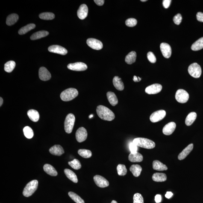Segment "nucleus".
<instances>
[{
  "label": "nucleus",
  "instance_id": "nucleus-1",
  "mask_svg": "<svg viewBox=\"0 0 203 203\" xmlns=\"http://www.w3.org/2000/svg\"><path fill=\"white\" fill-rule=\"evenodd\" d=\"M96 112L98 116L103 120L112 121L115 117L113 112L104 106L100 105L98 106L96 108Z\"/></svg>",
  "mask_w": 203,
  "mask_h": 203
},
{
  "label": "nucleus",
  "instance_id": "nucleus-2",
  "mask_svg": "<svg viewBox=\"0 0 203 203\" xmlns=\"http://www.w3.org/2000/svg\"><path fill=\"white\" fill-rule=\"evenodd\" d=\"M133 142L137 146L145 149H152L155 146V144L153 141L144 138H137Z\"/></svg>",
  "mask_w": 203,
  "mask_h": 203
},
{
  "label": "nucleus",
  "instance_id": "nucleus-3",
  "mask_svg": "<svg viewBox=\"0 0 203 203\" xmlns=\"http://www.w3.org/2000/svg\"><path fill=\"white\" fill-rule=\"evenodd\" d=\"M78 95V92L76 89L69 88L66 89L60 95L61 99L64 101H69L76 98Z\"/></svg>",
  "mask_w": 203,
  "mask_h": 203
},
{
  "label": "nucleus",
  "instance_id": "nucleus-4",
  "mask_svg": "<svg viewBox=\"0 0 203 203\" xmlns=\"http://www.w3.org/2000/svg\"><path fill=\"white\" fill-rule=\"evenodd\" d=\"M38 186V181L37 180H34L30 181L25 186L23 192V194L26 197L31 196L37 190Z\"/></svg>",
  "mask_w": 203,
  "mask_h": 203
},
{
  "label": "nucleus",
  "instance_id": "nucleus-5",
  "mask_svg": "<svg viewBox=\"0 0 203 203\" xmlns=\"http://www.w3.org/2000/svg\"><path fill=\"white\" fill-rule=\"evenodd\" d=\"M75 120V116L73 114L70 113L66 116L64 124V130L66 133L70 134L72 132Z\"/></svg>",
  "mask_w": 203,
  "mask_h": 203
},
{
  "label": "nucleus",
  "instance_id": "nucleus-6",
  "mask_svg": "<svg viewBox=\"0 0 203 203\" xmlns=\"http://www.w3.org/2000/svg\"><path fill=\"white\" fill-rule=\"evenodd\" d=\"M188 72L190 75L193 78H198L201 77L202 69L200 65L195 63L191 64L188 68Z\"/></svg>",
  "mask_w": 203,
  "mask_h": 203
},
{
  "label": "nucleus",
  "instance_id": "nucleus-7",
  "mask_svg": "<svg viewBox=\"0 0 203 203\" xmlns=\"http://www.w3.org/2000/svg\"><path fill=\"white\" fill-rule=\"evenodd\" d=\"M189 95L186 90L179 89L175 94V99L178 102L184 104L189 100Z\"/></svg>",
  "mask_w": 203,
  "mask_h": 203
},
{
  "label": "nucleus",
  "instance_id": "nucleus-8",
  "mask_svg": "<svg viewBox=\"0 0 203 203\" xmlns=\"http://www.w3.org/2000/svg\"><path fill=\"white\" fill-rule=\"evenodd\" d=\"M166 112L164 110H160L154 112L150 117V120L151 122L156 123L162 120L165 117Z\"/></svg>",
  "mask_w": 203,
  "mask_h": 203
},
{
  "label": "nucleus",
  "instance_id": "nucleus-9",
  "mask_svg": "<svg viewBox=\"0 0 203 203\" xmlns=\"http://www.w3.org/2000/svg\"><path fill=\"white\" fill-rule=\"evenodd\" d=\"M68 69L76 71H83L87 69V65L82 62L70 63L67 65Z\"/></svg>",
  "mask_w": 203,
  "mask_h": 203
},
{
  "label": "nucleus",
  "instance_id": "nucleus-10",
  "mask_svg": "<svg viewBox=\"0 0 203 203\" xmlns=\"http://www.w3.org/2000/svg\"><path fill=\"white\" fill-rule=\"evenodd\" d=\"M87 137V131L84 127H81L77 130L76 133V138L78 142L81 143L85 141Z\"/></svg>",
  "mask_w": 203,
  "mask_h": 203
},
{
  "label": "nucleus",
  "instance_id": "nucleus-11",
  "mask_svg": "<svg viewBox=\"0 0 203 203\" xmlns=\"http://www.w3.org/2000/svg\"><path fill=\"white\" fill-rule=\"evenodd\" d=\"M87 44L90 48L96 50H99L102 49L103 44L102 42L97 39L90 38L87 39Z\"/></svg>",
  "mask_w": 203,
  "mask_h": 203
},
{
  "label": "nucleus",
  "instance_id": "nucleus-12",
  "mask_svg": "<svg viewBox=\"0 0 203 203\" xmlns=\"http://www.w3.org/2000/svg\"><path fill=\"white\" fill-rule=\"evenodd\" d=\"M162 86L159 84H155L148 86L145 89L146 93L149 95H154L158 93L161 91Z\"/></svg>",
  "mask_w": 203,
  "mask_h": 203
},
{
  "label": "nucleus",
  "instance_id": "nucleus-13",
  "mask_svg": "<svg viewBox=\"0 0 203 203\" xmlns=\"http://www.w3.org/2000/svg\"><path fill=\"white\" fill-rule=\"evenodd\" d=\"M95 184L98 187L101 188H105L109 185V183L107 180L101 176L96 175L93 178Z\"/></svg>",
  "mask_w": 203,
  "mask_h": 203
},
{
  "label": "nucleus",
  "instance_id": "nucleus-14",
  "mask_svg": "<svg viewBox=\"0 0 203 203\" xmlns=\"http://www.w3.org/2000/svg\"><path fill=\"white\" fill-rule=\"evenodd\" d=\"M48 51L50 52L56 53V54L65 55L67 54V51L63 47L57 45H54L49 46L48 48Z\"/></svg>",
  "mask_w": 203,
  "mask_h": 203
},
{
  "label": "nucleus",
  "instance_id": "nucleus-15",
  "mask_svg": "<svg viewBox=\"0 0 203 203\" xmlns=\"http://www.w3.org/2000/svg\"><path fill=\"white\" fill-rule=\"evenodd\" d=\"M160 48L164 57L165 58H169L172 54L170 46L167 43H163L161 44Z\"/></svg>",
  "mask_w": 203,
  "mask_h": 203
},
{
  "label": "nucleus",
  "instance_id": "nucleus-16",
  "mask_svg": "<svg viewBox=\"0 0 203 203\" xmlns=\"http://www.w3.org/2000/svg\"><path fill=\"white\" fill-rule=\"evenodd\" d=\"M176 128V124L175 122H169L164 127L163 130V133L165 135H170L175 131Z\"/></svg>",
  "mask_w": 203,
  "mask_h": 203
},
{
  "label": "nucleus",
  "instance_id": "nucleus-17",
  "mask_svg": "<svg viewBox=\"0 0 203 203\" xmlns=\"http://www.w3.org/2000/svg\"><path fill=\"white\" fill-rule=\"evenodd\" d=\"M39 77L42 81H47L50 79L51 75L46 68L41 67L39 70Z\"/></svg>",
  "mask_w": 203,
  "mask_h": 203
},
{
  "label": "nucleus",
  "instance_id": "nucleus-18",
  "mask_svg": "<svg viewBox=\"0 0 203 203\" xmlns=\"http://www.w3.org/2000/svg\"><path fill=\"white\" fill-rule=\"evenodd\" d=\"M88 13V8L86 4H82L80 6L77 11V15L80 19L83 20L87 17Z\"/></svg>",
  "mask_w": 203,
  "mask_h": 203
},
{
  "label": "nucleus",
  "instance_id": "nucleus-19",
  "mask_svg": "<svg viewBox=\"0 0 203 203\" xmlns=\"http://www.w3.org/2000/svg\"><path fill=\"white\" fill-rule=\"evenodd\" d=\"M193 148V144H190L178 156V160H184L191 152Z\"/></svg>",
  "mask_w": 203,
  "mask_h": 203
},
{
  "label": "nucleus",
  "instance_id": "nucleus-20",
  "mask_svg": "<svg viewBox=\"0 0 203 203\" xmlns=\"http://www.w3.org/2000/svg\"><path fill=\"white\" fill-rule=\"evenodd\" d=\"M49 152L53 155L60 156L64 153L63 148L60 145H55L49 149Z\"/></svg>",
  "mask_w": 203,
  "mask_h": 203
},
{
  "label": "nucleus",
  "instance_id": "nucleus-21",
  "mask_svg": "<svg viewBox=\"0 0 203 203\" xmlns=\"http://www.w3.org/2000/svg\"><path fill=\"white\" fill-rule=\"evenodd\" d=\"M128 159L133 163L142 162L143 160V157L141 154L139 152L130 153L128 156Z\"/></svg>",
  "mask_w": 203,
  "mask_h": 203
},
{
  "label": "nucleus",
  "instance_id": "nucleus-22",
  "mask_svg": "<svg viewBox=\"0 0 203 203\" xmlns=\"http://www.w3.org/2000/svg\"><path fill=\"white\" fill-rule=\"evenodd\" d=\"M113 84L115 88L117 90L122 91L123 90L124 86L121 78L117 76H116L113 79Z\"/></svg>",
  "mask_w": 203,
  "mask_h": 203
},
{
  "label": "nucleus",
  "instance_id": "nucleus-23",
  "mask_svg": "<svg viewBox=\"0 0 203 203\" xmlns=\"http://www.w3.org/2000/svg\"><path fill=\"white\" fill-rule=\"evenodd\" d=\"M153 168L158 171L167 170L168 168L166 165L163 164L158 160H155L153 162Z\"/></svg>",
  "mask_w": 203,
  "mask_h": 203
},
{
  "label": "nucleus",
  "instance_id": "nucleus-24",
  "mask_svg": "<svg viewBox=\"0 0 203 203\" xmlns=\"http://www.w3.org/2000/svg\"><path fill=\"white\" fill-rule=\"evenodd\" d=\"M107 99L112 106H115L118 103V100L114 92H109L107 94Z\"/></svg>",
  "mask_w": 203,
  "mask_h": 203
},
{
  "label": "nucleus",
  "instance_id": "nucleus-25",
  "mask_svg": "<svg viewBox=\"0 0 203 203\" xmlns=\"http://www.w3.org/2000/svg\"><path fill=\"white\" fill-rule=\"evenodd\" d=\"M64 173L66 176L70 180L73 182V183H78V180L77 176L73 171L69 169H65L64 170Z\"/></svg>",
  "mask_w": 203,
  "mask_h": 203
},
{
  "label": "nucleus",
  "instance_id": "nucleus-26",
  "mask_svg": "<svg viewBox=\"0 0 203 203\" xmlns=\"http://www.w3.org/2000/svg\"><path fill=\"white\" fill-rule=\"evenodd\" d=\"M29 117L34 122H37L40 118L39 112L36 110H30L27 113Z\"/></svg>",
  "mask_w": 203,
  "mask_h": 203
},
{
  "label": "nucleus",
  "instance_id": "nucleus-27",
  "mask_svg": "<svg viewBox=\"0 0 203 203\" xmlns=\"http://www.w3.org/2000/svg\"><path fill=\"white\" fill-rule=\"evenodd\" d=\"M153 181L157 182H164L167 180V176L166 174L156 173L153 174L152 177Z\"/></svg>",
  "mask_w": 203,
  "mask_h": 203
},
{
  "label": "nucleus",
  "instance_id": "nucleus-28",
  "mask_svg": "<svg viewBox=\"0 0 203 203\" xmlns=\"http://www.w3.org/2000/svg\"><path fill=\"white\" fill-rule=\"evenodd\" d=\"M44 170L47 173L51 176H56L57 175V172L52 166L49 164H46L44 166Z\"/></svg>",
  "mask_w": 203,
  "mask_h": 203
},
{
  "label": "nucleus",
  "instance_id": "nucleus-29",
  "mask_svg": "<svg viewBox=\"0 0 203 203\" xmlns=\"http://www.w3.org/2000/svg\"><path fill=\"white\" fill-rule=\"evenodd\" d=\"M49 33L48 31H41L37 32L33 34L31 36V40H36L42 38L46 37L49 35Z\"/></svg>",
  "mask_w": 203,
  "mask_h": 203
},
{
  "label": "nucleus",
  "instance_id": "nucleus-30",
  "mask_svg": "<svg viewBox=\"0 0 203 203\" xmlns=\"http://www.w3.org/2000/svg\"><path fill=\"white\" fill-rule=\"evenodd\" d=\"M130 170L134 176L137 177L140 175L142 169L140 165L134 164L132 165Z\"/></svg>",
  "mask_w": 203,
  "mask_h": 203
},
{
  "label": "nucleus",
  "instance_id": "nucleus-31",
  "mask_svg": "<svg viewBox=\"0 0 203 203\" xmlns=\"http://www.w3.org/2000/svg\"><path fill=\"white\" fill-rule=\"evenodd\" d=\"M19 17L16 14H12L7 17L6 23L8 26H11L16 23L19 19Z\"/></svg>",
  "mask_w": 203,
  "mask_h": 203
},
{
  "label": "nucleus",
  "instance_id": "nucleus-32",
  "mask_svg": "<svg viewBox=\"0 0 203 203\" xmlns=\"http://www.w3.org/2000/svg\"><path fill=\"white\" fill-rule=\"evenodd\" d=\"M137 54L135 52L132 51L129 53L125 57V62L129 64H131L136 61Z\"/></svg>",
  "mask_w": 203,
  "mask_h": 203
},
{
  "label": "nucleus",
  "instance_id": "nucleus-33",
  "mask_svg": "<svg viewBox=\"0 0 203 203\" xmlns=\"http://www.w3.org/2000/svg\"><path fill=\"white\" fill-rule=\"evenodd\" d=\"M197 117V114L195 112H191L189 114L186 118L185 123L188 126L191 125L195 122Z\"/></svg>",
  "mask_w": 203,
  "mask_h": 203
},
{
  "label": "nucleus",
  "instance_id": "nucleus-34",
  "mask_svg": "<svg viewBox=\"0 0 203 203\" xmlns=\"http://www.w3.org/2000/svg\"><path fill=\"white\" fill-rule=\"evenodd\" d=\"M203 48V37L201 38L199 40H197L196 42L192 45L191 49L194 51H198L200 50Z\"/></svg>",
  "mask_w": 203,
  "mask_h": 203
},
{
  "label": "nucleus",
  "instance_id": "nucleus-35",
  "mask_svg": "<svg viewBox=\"0 0 203 203\" xmlns=\"http://www.w3.org/2000/svg\"><path fill=\"white\" fill-rule=\"evenodd\" d=\"M36 27V25L34 24L30 23L28 24L25 27H22L20 29L18 32L20 35H23L26 34L31 30L33 29Z\"/></svg>",
  "mask_w": 203,
  "mask_h": 203
},
{
  "label": "nucleus",
  "instance_id": "nucleus-36",
  "mask_svg": "<svg viewBox=\"0 0 203 203\" xmlns=\"http://www.w3.org/2000/svg\"><path fill=\"white\" fill-rule=\"evenodd\" d=\"M16 66V63L13 61H10L6 63L4 65V70L6 72L10 73L13 71Z\"/></svg>",
  "mask_w": 203,
  "mask_h": 203
},
{
  "label": "nucleus",
  "instance_id": "nucleus-37",
  "mask_svg": "<svg viewBox=\"0 0 203 203\" xmlns=\"http://www.w3.org/2000/svg\"><path fill=\"white\" fill-rule=\"evenodd\" d=\"M39 16L41 19L45 20H51L54 19L55 17L54 14L50 12H45L41 13Z\"/></svg>",
  "mask_w": 203,
  "mask_h": 203
},
{
  "label": "nucleus",
  "instance_id": "nucleus-38",
  "mask_svg": "<svg viewBox=\"0 0 203 203\" xmlns=\"http://www.w3.org/2000/svg\"><path fill=\"white\" fill-rule=\"evenodd\" d=\"M70 197L76 203H85L84 201L77 194L73 192H69L68 193Z\"/></svg>",
  "mask_w": 203,
  "mask_h": 203
},
{
  "label": "nucleus",
  "instance_id": "nucleus-39",
  "mask_svg": "<svg viewBox=\"0 0 203 203\" xmlns=\"http://www.w3.org/2000/svg\"><path fill=\"white\" fill-rule=\"evenodd\" d=\"M78 154L81 157L86 158H89L91 157L92 156L91 151L87 149H81L79 150Z\"/></svg>",
  "mask_w": 203,
  "mask_h": 203
},
{
  "label": "nucleus",
  "instance_id": "nucleus-40",
  "mask_svg": "<svg viewBox=\"0 0 203 203\" xmlns=\"http://www.w3.org/2000/svg\"><path fill=\"white\" fill-rule=\"evenodd\" d=\"M23 133L24 135L27 139H31L34 136V132L32 129L30 127L27 126L23 128Z\"/></svg>",
  "mask_w": 203,
  "mask_h": 203
},
{
  "label": "nucleus",
  "instance_id": "nucleus-41",
  "mask_svg": "<svg viewBox=\"0 0 203 203\" xmlns=\"http://www.w3.org/2000/svg\"><path fill=\"white\" fill-rule=\"evenodd\" d=\"M68 164L75 170L80 169L81 167V163L79 161L76 159H74L72 161L68 162Z\"/></svg>",
  "mask_w": 203,
  "mask_h": 203
},
{
  "label": "nucleus",
  "instance_id": "nucleus-42",
  "mask_svg": "<svg viewBox=\"0 0 203 203\" xmlns=\"http://www.w3.org/2000/svg\"><path fill=\"white\" fill-rule=\"evenodd\" d=\"M117 169L119 175L124 176L126 175L127 170L125 165L119 164L118 165Z\"/></svg>",
  "mask_w": 203,
  "mask_h": 203
},
{
  "label": "nucleus",
  "instance_id": "nucleus-43",
  "mask_svg": "<svg viewBox=\"0 0 203 203\" xmlns=\"http://www.w3.org/2000/svg\"><path fill=\"white\" fill-rule=\"evenodd\" d=\"M133 203H144V199L141 194L136 193L133 197Z\"/></svg>",
  "mask_w": 203,
  "mask_h": 203
},
{
  "label": "nucleus",
  "instance_id": "nucleus-44",
  "mask_svg": "<svg viewBox=\"0 0 203 203\" xmlns=\"http://www.w3.org/2000/svg\"><path fill=\"white\" fill-rule=\"evenodd\" d=\"M137 20L134 18H130L126 21L125 24L127 26L133 27L137 25Z\"/></svg>",
  "mask_w": 203,
  "mask_h": 203
},
{
  "label": "nucleus",
  "instance_id": "nucleus-45",
  "mask_svg": "<svg viewBox=\"0 0 203 203\" xmlns=\"http://www.w3.org/2000/svg\"><path fill=\"white\" fill-rule=\"evenodd\" d=\"M147 58L148 60H149V61L151 63H155L156 62V61H157V59H156L155 55L154 54H153V53L151 52H149L148 53Z\"/></svg>",
  "mask_w": 203,
  "mask_h": 203
},
{
  "label": "nucleus",
  "instance_id": "nucleus-46",
  "mask_svg": "<svg viewBox=\"0 0 203 203\" xmlns=\"http://www.w3.org/2000/svg\"><path fill=\"white\" fill-rule=\"evenodd\" d=\"M182 20V17L180 14H178L175 15L173 18L174 22L177 25H179L181 23Z\"/></svg>",
  "mask_w": 203,
  "mask_h": 203
},
{
  "label": "nucleus",
  "instance_id": "nucleus-47",
  "mask_svg": "<svg viewBox=\"0 0 203 203\" xmlns=\"http://www.w3.org/2000/svg\"><path fill=\"white\" fill-rule=\"evenodd\" d=\"M137 145H136L134 143H131L129 145V148L130 151L132 153H135L137 152L138 148Z\"/></svg>",
  "mask_w": 203,
  "mask_h": 203
},
{
  "label": "nucleus",
  "instance_id": "nucleus-48",
  "mask_svg": "<svg viewBox=\"0 0 203 203\" xmlns=\"http://www.w3.org/2000/svg\"><path fill=\"white\" fill-rule=\"evenodd\" d=\"M197 19L199 22H203V13L202 12H198L196 15Z\"/></svg>",
  "mask_w": 203,
  "mask_h": 203
},
{
  "label": "nucleus",
  "instance_id": "nucleus-49",
  "mask_svg": "<svg viewBox=\"0 0 203 203\" xmlns=\"http://www.w3.org/2000/svg\"><path fill=\"white\" fill-rule=\"evenodd\" d=\"M171 1V0H164L163 2L164 7L165 8H168L170 5Z\"/></svg>",
  "mask_w": 203,
  "mask_h": 203
},
{
  "label": "nucleus",
  "instance_id": "nucleus-50",
  "mask_svg": "<svg viewBox=\"0 0 203 203\" xmlns=\"http://www.w3.org/2000/svg\"><path fill=\"white\" fill-rule=\"evenodd\" d=\"M161 196L160 195H156L155 198V202L157 203H160L161 201Z\"/></svg>",
  "mask_w": 203,
  "mask_h": 203
},
{
  "label": "nucleus",
  "instance_id": "nucleus-51",
  "mask_svg": "<svg viewBox=\"0 0 203 203\" xmlns=\"http://www.w3.org/2000/svg\"><path fill=\"white\" fill-rule=\"evenodd\" d=\"M95 2L98 6H102L104 5V0H95Z\"/></svg>",
  "mask_w": 203,
  "mask_h": 203
},
{
  "label": "nucleus",
  "instance_id": "nucleus-52",
  "mask_svg": "<svg viewBox=\"0 0 203 203\" xmlns=\"http://www.w3.org/2000/svg\"><path fill=\"white\" fill-rule=\"evenodd\" d=\"M173 194L171 192H167L166 194L165 195V197L167 199H170V198L172 197Z\"/></svg>",
  "mask_w": 203,
  "mask_h": 203
},
{
  "label": "nucleus",
  "instance_id": "nucleus-53",
  "mask_svg": "<svg viewBox=\"0 0 203 203\" xmlns=\"http://www.w3.org/2000/svg\"><path fill=\"white\" fill-rule=\"evenodd\" d=\"M133 81L135 82H139L138 78V77H136V76H134V78H133Z\"/></svg>",
  "mask_w": 203,
  "mask_h": 203
},
{
  "label": "nucleus",
  "instance_id": "nucleus-54",
  "mask_svg": "<svg viewBox=\"0 0 203 203\" xmlns=\"http://www.w3.org/2000/svg\"><path fill=\"white\" fill-rule=\"evenodd\" d=\"M3 103V99L1 97V98H0V106H1V107L2 106V105Z\"/></svg>",
  "mask_w": 203,
  "mask_h": 203
},
{
  "label": "nucleus",
  "instance_id": "nucleus-55",
  "mask_svg": "<svg viewBox=\"0 0 203 203\" xmlns=\"http://www.w3.org/2000/svg\"><path fill=\"white\" fill-rule=\"evenodd\" d=\"M93 114H91L90 116H89V118L90 119H91L92 117H93Z\"/></svg>",
  "mask_w": 203,
  "mask_h": 203
},
{
  "label": "nucleus",
  "instance_id": "nucleus-56",
  "mask_svg": "<svg viewBox=\"0 0 203 203\" xmlns=\"http://www.w3.org/2000/svg\"><path fill=\"white\" fill-rule=\"evenodd\" d=\"M111 203H118L117 202H116V201L113 200V201H112Z\"/></svg>",
  "mask_w": 203,
  "mask_h": 203
},
{
  "label": "nucleus",
  "instance_id": "nucleus-57",
  "mask_svg": "<svg viewBox=\"0 0 203 203\" xmlns=\"http://www.w3.org/2000/svg\"><path fill=\"white\" fill-rule=\"evenodd\" d=\"M138 78L139 81H141V78H140V77H138Z\"/></svg>",
  "mask_w": 203,
  "mask_h": 203
},
{
  "label": "nucleus",
  "instance_id": "nucleus-58",
  "mask_svg": "<svg viewBox=\"0 0 203 203\" xmlns=\"http://www.w3.org/2000/svg\"><path fill=\"white\" fill-rule=\"evenodd\" d=\"M147 1V0H141V1L143 2H146Z\"/></svg>",
  "mask_w": 203,
  "mask_h": 203
}]
</instances>
